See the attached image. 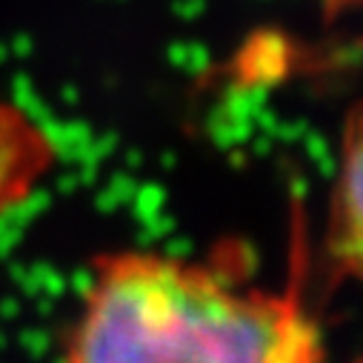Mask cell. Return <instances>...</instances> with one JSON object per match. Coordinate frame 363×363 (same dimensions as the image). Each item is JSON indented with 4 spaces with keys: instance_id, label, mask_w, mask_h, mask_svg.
Returning <instances> with one entry per match:
<instances>
[{
    "instance_id": "1",
    "label": "cell",
    "mask_w": 363,
    "mask_h": 363,
    "mask_svg": "<svg viewBox=\"0 0 363 363\" xmlns=\"http://www.w3.org/2000/svg\"><path fill=\"white\" fill-rule=\"evenodd\" d=\"M60 363H323V335L298 284L123 249L89 272Z\"/></svg>"
},
{
    "instance_id": "2",
    "label": "cell",
    "mask_w": 363,
    "mask_h": 363,
    "mask_svg": "<svg viewBox=\"0 0 363 363\" xmlns=\"http://www.w3.org/2000/svg\"><path fill=\"white\" fill-rule=\"evenodd\" d=\"M326 249L340 275L363 286V104L346 115L340 129L326 218Z\"/></svg>"
},
{
    "instance_id": "3",
    "label": "cell",
    "mask_w": 363,
    "mask_h": 363,
    "mask_svg": "<svg viewBox=\"0 0 363 363\" xmlns=\"http://www.w3.org/2000/svg\"><path fill=\"white\" fill-rule=\"evenodd\" d=\"M57 155L52 132L26 106L0 95V220L35 198Z\"/></svg>"
},
{
    "instance_id": "4",
    "label": "cell",
    "mask_w": 363,
    "mask_h": 363,
    "mask_svg": "<svg viewBox=\"0 0 363 363\" xmlns=\"http://www.w3.org/2000/svg\"><path fill=\"white\" fill-rule=\"evenodd\" d=\"M354 363H363V357H360V360H354Z\"/></svg>"
}]
</instances>
